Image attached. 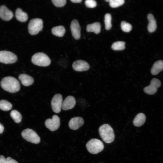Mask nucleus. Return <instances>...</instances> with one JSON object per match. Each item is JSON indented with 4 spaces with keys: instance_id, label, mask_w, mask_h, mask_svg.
I'll list each match as a JSON object with an SVG mask.
<instances>
[{
    "instance_id": "nucleus-9",
    "label": "nucleus",
    "mask_w": 163,
    "mask_h": 163,
    "mask_svg": "<svg viewBox=\"0 0 163 163\" xmlns=\"http://www.w3.org/2000/svg\"><path fill=\"white\" fill-rule=\"evenodd\" d=\"M62 102V96L60 94L54 95L51 101V107L53 112L58 113L61 111Z\"/></svg>"
},
{
    "instance_id": "nucleus-12",
    "label": "nucleus",
    "mask_w": 163,
    "mask_h": 163,
    "mask_svg": "<svg viewBox=\"0 0 163 163\" xmlns=\"http://www.w3.org/2000/svg\"><path fill=\"white\" fill-rule=\"evenodd\" d=\"M70 28L73 37L76 40L79 39L81 37V28L77 20L74 19L72 21Z\"/></svg>"
},
{
    "instance_id": "nucleus-22",
    "label": "nucleus",
    "mask_w": 163,
    "mask_h": 163,
    "mask_svg": "<svg viewBox=\"0 0 163 163\" xmlns=\"http://www.w3.org/2000/svg\"><path fill=\"white\" fill-rule=\"evenodd\" d=\"M51 31L53 35L59 37H62L65 33L66 30L63 26L60 25L53 27Z\"/></svg>"
},
{
    "instance_id": "nucleus-10",
    "label": "nucleus",
    "mask_w": 163,
    "mask_h": 163,
    "mask_svg": "<svg viewBox=\"0 0 163 163\" xmlns=\"http://www.w3.org/2000/svg\"><path fill=\"white\" fill-rule=\"evenodd\" d=\"M161 85V82L159 79L153 78L151 80L150 85L144 88V91L148 94H153L157 92L158 88Z\"/></svg>"
},
{
    "instance_id": "nucleus-32",
    "label": "nucleus",
    "mask_w": 163,
    "mask_h": 163,
    "mask_svg": "<svg viewBox=\"0 0 163 163\" xmlns=\"http://www.w3.org/2000/svg\"><path fill=\"white\" fill-rule=\"evenodd\" d=\"M0 163H7L6 158L2 155H0Z\"/></svg>"
},
{
    "instance_id": "nucleus-13",
    "label": "nucleus",
    "mask_w": 163,
    "mask_h": 163,
    "mask_svg": "<svg viewBox=\"0 0 163 163\" xmlns=\"http://www.w3.org/2000/svg\"><path fill=\"white\" fill-rule=\"evenodd\" d=\"M84 123V121L82 118L78 117H73L71 119L69 123V126L70 129L75 130L78 129Z\"/></svg>"
},
{
    "instance_id": "nucleus-18",
    "label": "nucleus",
    "mask_w": 163,
    "mask_h": 163,
    "mask_svg": "<svg viewBox=\"0 0 163 163\" xmlns=\"http://www.w3.org/2000/svg\"><path fill=\"white\" fill-rule=\"evenodd\" d=\"M163 70V60H160L154 64L151 69V73L153 75H155Z\"/></svg>"
},
{
    "instance_id": "nucleus-28",
    "label": "nucleus",
    "mask_w": 163,
    "mask_h": 163,
    "mask_svg": "<svg viewBox=\"0 0 163 163\" xmlns=\"http://www.w3.org/2000/svg\"><path fill=\"white\" fill-rule=\"evenodd\" d=\"M124 0H110L109 5L113 8H117L122 5L124 3Z\"/></svg>"
},
{
    "instance_id": "nucleus-21",
    "label": "nucleus",
    "mask_w": 163,
    "mask_h": 163,
    "mask_svg": "<svg viewBox=\"0 0 163 163\" xmlns=\"http://www.w3.org/2000/svg\"><path fill=\"white\" fill-rule=\"evenodd\" d=\"M86 29L88 32H93L96 34H98L100 32L101 25L99 22H96L88 24Z\"/></svg>"
},
{
    "instance_id": "nucleus-6",
    "label": "nucleus",
    "mask_w": 163,
    "mask_h": 163,
    "mask_svg": "<svg viewBox=\"0 0 163 163\" xmlns=\"http://www.w3.org/2000/svg\"><path fill=\"white\" fill-rule=\"evenodd\" d=\"M43 27V21L42 19L35 18L31 19L28 25V32L31 35L38 34Z\"/></svg>"
},
{
    "instance_id": "nucleus-20",
    "label": "nucleus",
    "mask_w": 163,
    "mask_h": 163,
    "mask_svg": "<svg viewBox=\"0 0 163 163\" xmlns=\"http://www.w3.org/2000/svg\"><path fill=\"white\" fill-rule=\"evenodd\" d=\"M15 17L18 20L21 22H25L28 19L27 14L19 8H18L16 10Z\"/></svg>"
},
{
    "instance_id": "nucleus-35",
    "label": "nucleus",
    "mask_w": 163,
    "mask_h": 163,
    "mask_svg": "<svg viewBox=\"0 0 163 163\" xmlns=\"http://www.w3.org/2000/svg\"><path fill=\"white\" fill-rule=\"evenodd\" d=\"M105 1L107 2H109L110 1V0H105Z\"/></svg>"
},
{
    "instance_id": "nucleus-19",
    "label": "nucleus",
    "mask_w": 163,
    "mask_h": 163,
    "mask_svg": "<svg viewBox=\"0 0 163 163\" xmlns=\"http://www.w3.org/2000/svg\"><path fill=\"white\" fill-rule=\"evenodd\" d=\"M146 120L145 115L142 113H139L137 114L133 121L134 125L137 127L142 125L145 123Z\"/></svg>"
},
{
    "instance_id": "nucleus-4",
    "label": "nucleus",
    "mask_w": 163,
    "mask_h": 163,
    "mask_svg": "<svg viewBox=\"0 0 163 163\" xmlns=\"http://www.w3.org/2000/svg\"><path fill=\"white\" fill-rule=\"evenodd\" d=\"M88 151L92 154H97L102 151L104 146L102 142L96 139H92L89 141L86 144Z\"/></svg>"
},
{
    "instance_id": "nucleus-1",
    "label": "nucleus",
    "mask_w": 163,
    "mask_h": 163,
    "mask_svg": "<svg viewBox=\"0 0 163 163\" xmlns=\"http://www.w3.org/2000/svg\"><path fill=\"white\" fill-rule=\"evenodd\" d=\"M0 85L4 90L11 93H16L20 88L19 81L11 76L6 77L2 78L0 82Z\"/></svg>"
},
{
    "instance_id": "nucleus-5",
    "label": "nucleus",
    "mask_w": 163,
    "mask_h": 163,
    "mask_svg": "<svg viewBox=\"0 0 163 163\" xmlns=\"http://www.w3.org/2000/svg\"><path fill=\"white\" fill-rule=\"evenodd\" d=\"M22 137L25 140L34 144H38L40 139L36 133L31 129L27 128L23 130L21 133Z\"/></svg>"
},
{
    "instance_id": "nucleus-14",
    "label": "nucleus",
    "mask_w": 163,
    "mask_h": 163,
    "mask_svg": "<svg viewBox=\"0 0 163 163\" xmlns=\"http://www.w3.org/2000/svg\"><path fill=\"white\" fill-rule=\"evenodd\" d=\"M76 103L75 98L74 97L69 96L62 102V108L64 110L71 109L75 106Z\"/></svg>"
},
{
    "instance_id": "nucleus-34",
    "label": "nucleus",
    "mask_w": 163,
    "mask_h": 163,
    "mask_svg": "<svg viewBox=\"0 0 163 163\" xmlns=\"http://www.w3.org/2000/svg\"><path fill=\"white\" fill-rule=\"evenodd\" d=\"M70 1L73 3H78L81 2L82 0H71Z\"/></svg>"
},
{
    "instance_id": "nucleus-17",
    "label": "nucleus",
    "mask_w": 163,
    "mask_h": 163,
    "mask_svg": "<svg viewBox=\"0 0 163 163\" xmlns=\"http://www.w3.org/2000/svg\"><path fill=\"white\" fill-rule=\"evenodd\" d=\"M147 18L149 22L148 25V30L149 32L152 33L156 29L157 25L156 21L153 15L151 14H148Z\"/></svg>"
},
{
    "instance_id": "nucleus-23",
    "label": "nucleus",
    "mask_w": 163,
    "mask_h": 163,
    "mask_svg": "<svg viewBox=\"0 0 163 163\" xmlns=\"http://www.w3.org/2000/svg\"><path fill=\"white\" fill-rule=\"evenodd\" d=\"M10 115L16 123H19L21 121L22 118V116L17 110H12L10 113Z\"/></svg>"
},
{
    "instance_id": "nucleus-33",
    "label": "nucleus",
    "mask_w": 163,
    "mask_h": 163,
    "mask_svg": "<svg viewBox=\"0 0 163 163\" xmlns=\"http://www.w3.org/2000/svg\"><path fill=\"white\" fill-rule=\"evenodd\" d=\"M4 128L3 125L0 123V134L3 133L4 131Z\"/></svg>"
},
{
    "instance_id": "nucleus-15",
    "label": "nucleus",
    "mask_w": 163,
    "mask_h": 163,
    "mask_svg": "<svg viewBox=\"0 0 163 163\" xmlns=\"http://www.w3.org/2000/svg\"><path fill=\"white\" fill-rule=\"evenodd\" d=\"M13 16V14L12 12L5 6L2 5L0 7V17L2 20L8 21L11 20Z\"/></svg>"
},
{
    "instance_id": "nucleus-30",
    "label": "nucleus",
    "mask_w": 163,
    "mask_h": 163,
    "mask_svg": "<svg viewBox=\"0 0 163 163\" xmlns=\"http://www.w3.org/2000/svg\"><path fill=\"white\" fill-rule=\"evenodd\" d=\"M86 6L89 8H94L97 5L96 2L94 0H86L85 1Z\"/></svg>"
},
{
    "instance_id": "nucleus-24",
    "label": "nucleus",
    "mask_w": 163,
    "mask_h": 163,
    "mask_svg": "<svg viewBox=\"0 0 163 163\" xmlns=\"http://www.w3.org/2000/svg\"><path fill=\"white\" fill-rule=\"evenodd\" d=\"M12 108V104L8 101L5 100L0 101V109L1 110L8 111L11 109Z\"/></svg>"
},
{
    "instance_id": "nucleus-11",
    "label": "nucleus",
    "mask_w": 163,
    "mask_h": 163,
    "mask_svg": "<svg viewBox=\"0 0 163 163\" xmlns=\"http://www.w3.org/2000/svg\"><path fill=\"white\" fill-rule=\"evenodd\" d=\"M73 69L78 72L86 71L89 69L90 66L86 62L81 60L75 61L72 64Z\"/></svg>"
},
{
    "instance_id": "nucleus-3",
    "label": "nucleus",
    "mask_w": 163,
    "mask_h": 163,
    "mask_svg": "<svg viewBox=\"0 0 163 163\" xmlns=\"http://www.w3.org/2000/svg\"><path fill=\"white\" fill-rule=\"evenodd\" d=\"M31 61L35 65L43 67L48 66L51 63L49 57L46 54L41 52L34 55L32 57Z\"/></svg>"
},
{
    "instance_id": "nucleus-31",
    "label": "nucleus",
    "mask_w": 163,
    "mask_h": 163,
    "mask_svg": "<svg viewBox=\"0 0 163 163\" xmlns=\"http://www.w3.org/2000/svg\"><path fill=\"white\" fill-rule=\"evenodd\" d=\"M6 159L7 163H18L17 161L10 157H7Z\"/></svg>"
},
{
    "instance_id": "nucleus-2",
    "label": "nucleus",
    "mask_w": 163,
    "mask_h": 163,
    "mask_svg": "<svg viewBox=\"0 0 163 163\" xmlns=\"http://www.w3.org/2000/svg\"><path fill=\"white\" fill-rule=\"evenodd\" d=\"M99 134L103 141L107 143L113 142L114 139L115 135L113 130L108 124L101 126L99 129Z\"/></svg>"
},
{
    "instance_id": "nucleus-7",
    "label": "nucleus",
    "mask_w": 163,
    "mask_h": 163,
    "mask_svg": "<svg viewBox=\"0 0 163 163\" xmlns=\"http://www.w3.org/2000/svg\"><path fill=\"white\" fill-rule=\"evenodd\" d=\"M17 57L13 53L7 51H0V62L6 64L13 63L17 61Z\"/></svg>"
},
{
    "instance_id": "nucleus-29",
    "label": "nucleus",
    "mask_w": 163,
    "mask_h": 163,
    "mask_svg": "<svg viewBox=\"0 0 163 163\" xmlns=\"http://www.w3.org/2000/svg\"><path fill=\"white\" fill-rule=\"evenodd\" d=\"M52 2L55 6L58 7L63 6L66 3V0H52Z\"/></svg>"
},
{
    "instance_id": "nucleus-16",
    "label": "nucleus",
    "mask_w": 163,
    "mask_h": 163,
    "mask_svg": "<svg viewBox=\"0 0 163 163\" xmlns=\"http://www.w3.org/2000/svg\"><path fill=\"white\" fill-rule=\"evenodd\" d=\"M18 78L21 84L24 86H28L32 85L34 82V79L31 76L25 74H20Z\"/></svg>"
},
{
    "instance_id": "nucleus-8",
    "label": "nucleus",
    "mask_w": 163,
    "mask_h": 163,
    "mask_svg": "<svg viewBox=\"0 0 163 163\" xmlns=\"http://www.w3.org/2000/svg\"><path fill=\"white\" fill-rule=\"evenodd\" d=\"M46 126L52 131L57 129L60 125V119L57 115H54L52 118L46 120L45 122Z\"/></svg>"
},
{
    "instance_id": "nucleus-26",
    "label": "nucleus",
    "mask_w": 163,
    "mask_h": 163,
    "mask_svg": "<svg viewBox=\"0 0 163 163\" xmlns=\"http://www.w3.org/2000/svg\"><path fill=\"white\" fill-rule=\"evenodd\" d=\"M104 21L106 29L107 30H110L112 27L111 16L110 14L107 13L105 14Z\"/></svg>"
},
{
    "instance_id": "nucleus-27",
    "label": "nucleus",
    "mask_w": 163,
    "mask_h": 163,
    "mask_svg": "<svg viewBox=\"0 0 163 163\" xmlns=\"http://www.w3.org/2000/svg\"><path fill=\"white\" fill-rule=\"evenodd\" d=\"M121 28L123 31L129 32L132 30V26L130 24L123 21L121 23Z\"/></svg>"
},
{
    "instance_id": "nucleus-25",
    "label": "nucleus",
    "mask_w": 163,
    "mask_h": 163,
    "mask_svg": "<svg viewBox=\"0 0 163 163\" xmlns=\"http://www.w3.org/2000/svg\"><path fill=\"white\" fill-rule=\"evenodd\" d=\"M125 43L122 41H118L114 42L112 45V49L114 50H121L125 48Z\"/></svg>"
}]
</instances>
